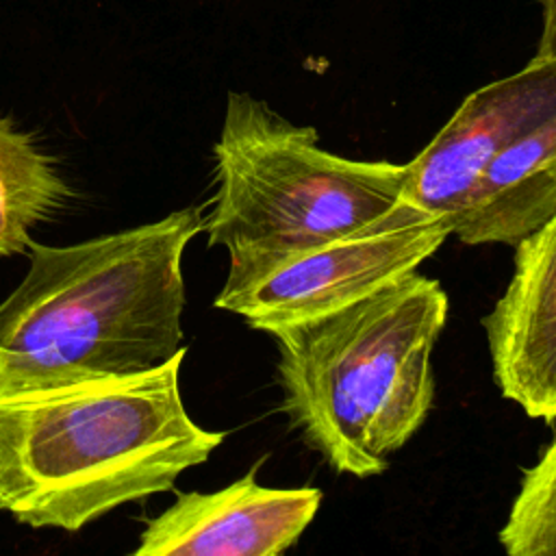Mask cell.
<instances>
[{
  "instance_id": "2",
  "label": "cell",
  "mask_w": 556,
  "mask_h": 556,
  "mask_svg": "<svg viewBox=\"0 0 556 556\" xmlns=\"http://www.w3.org/2000/svg\"><path fill=\"white\" fill-rule=\"evenodd\" d=\"M198 206L72 245L30 243V267L0 304V397L126 376L182 345V254Z\"/></svg>"
},
{
  "instance_id": "1",
  "label": "cell",
  "mask_w": 556,
  "mask_h": 556,
  "mask_svg": "<svg viewBox=\"0 0 556 556\" xmlns=\"http://www.w3.org/2000/svg\"><path fill=\"white\" fill-rule=\"evenodd\" d=\"M187 348L137 374L0 397V510L30 528L76 532L172 491L224 432L198 426L180 395Z\"/></svg>"
},
{
  "instance_id": "4",
  "label": "cell",
  "mask_w": 556,
  "mask_h": 556,
  "mask_svg": "<svg viewBox=\"0 0 556 556\" xmlns=\"http://www.w3.org/2000/svg\"><path fill=\"white\" fill-rule=\"evenodd\" d=\"M217 191L204 219L208 245L228 252L226 280L348 235L400 198L406 165L328 152L313 126L230 91L213 146Z\"/></svg>"
},
{
  "instance_id": "8",
  "label": "cell",
  "mask_w": 556,
  "mask_h": 556,
  "mask_svg": "<svg viewBox=\"0 0 556 556\" xmlns=\"http://www.w3.org/2000/svg\"><path fill=\"white\" fill-rule=\"evenodd\" d=\"M493 380L532 419H556V211L515 243L513 276L482 319Z\"/></svg>"
},
{
  "instance_id": "9",
  "label": "cell",
  "mask_w": 556,
  "mask_h": 556,
  "mask_svg": "<svg viewBox=\"0 0 556 556\" xmlns=\"http://www.w3.org/2000/svg\"><path fill=\"white\" fill-rule=\"evenodd\" d=\"M556 211V113L519 137L482 174L452 235L467 245H515Z\"/></svg>"
},
{
  "instance_id": "12",
  "label": "cell",
  "mask_w": 556,
  "mask_h": 556,
  "mask_svg": "<svg viewBox=\"0 0 556 556\" xmlns=\"http://www.w3.org/2000/svg\"><path fill=\"white\" fill-rule=\"evenodd\" d=\"M541 11H543V28H541L534 56L552 59L556 56V0H541Z\"/></svg>"
},
{
  "instance_id": "5",
  "label": "cell",
  "mask_w": 556,
  "mask_h": 556,
  "mask_svg": "<svg viewBox=\"0 0 556 556\" xmlns=\"http://www.w3.org/2000/svg\"><path fill=\"white\" fill-rule=\"evenodd\" d=\"M450 215L397 200L365 226L276 261L241 280H226L215 306L254 330L328 315L417 271L452 235Z\"/></svg>"
},
{
  "instance_id": "7",
  "label": "cell",
  "mask_w": 556,
  "mask_h": 556,
  "mask_svg": "<svg viewBox=\"0 0 556 556\" xmlns=\"http://www.w3.org/2000/svg\"><path fill=\"white\" fill-rule=\"evenodd\" d=\"M250 467L217 491H176L146 519L132 556H278L304 534L324 493L317 486H265Z\"/></svg>"
},
{
  "instance_id": "11",
  "label": "cell",
  "mask_w": 556,
  "mask_h": 556,
  "mask_svg": "<svg viewBox=\"0 0 556 556\" xmlns=\"http://www.w3.org/2000/svg\"><path fill=\"white\" fill-rule=\"evenodd\" d=\"M500 545L510 556H556V437L523 471Z\"/></svg>"
},
{
  "instance_id": "3",
  "label": "cell",
  "mask_w": 556,
  "mask_h": 556,
  "mask_svg": "<svg viewBox=\"0 0 556 556\" xmlns=\"http://www.w3.org/2000/svg\"><path fill=\"white\" fill-rule=\"evenodd\" d=\"M447 308L441 282L413 271L350 306L267 332L278 345L282 410L337 473H382L424 426Z\"/></svg>"
},
{
  "instance_id": "10",
  "label": "cell",
  "mask_w": 556,
  "mask_h": 556,
  "mask_svg": "<svg viewBox=\"0 0 556 556\" xmlns=\"http://www.w3.org/2000/svg\"><path fill=\"white\" fill-rule=\"evenodd\" d=\"M70 187L30 132L0 117V256L26 252L30 230L65 204Z\"/></svg>"
},
{
  "instance_id": "6",
  "label": "cell",
  "mask_w": 556,
  "mask_h": 556,
  "mask_svg": "<svg viewBox=\"0 0 556 556\" xmlns=\"http://www.w3.org/2000/svg\"><path fill=\"white\" fill-rule=\"evenodd\" d=\"M556 113V56L471 91L430 143L406 163L402 200L456 219L486 167Z\"/></svg>"
}]
</instances>
